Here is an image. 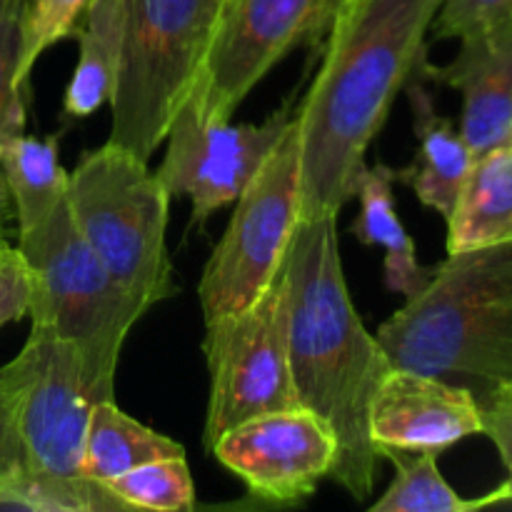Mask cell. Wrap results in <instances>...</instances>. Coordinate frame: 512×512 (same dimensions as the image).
Instances as JSON below:
<instances>
[{
	"mask_svg": "<svg viewBox=\"0 0 512 512\" xmlns=\"http://www.w3.org/2000/svg\"><path fill=\"white\" fill-rule=\"evenodd\" d=\"M443 0H350L325 35L323 63L295 105L300 220L340 215L355 198L365 153L395 98L428 65Z\"/></svg>",
	"mask_w": 512,
	"mask_h": 512,
	"instance_id": "6da1fadb",
	"label": "cell"
},
{
	"mask_svg": "<svg viewBox=\"0 0 512 512\" xmlns=\"http://www.w3.org/2000/svg\"><path fill=\"white\" fill-rule=\"evenodd\" d=\"M288 358L300 408L338 440L330 478L358 503L375 490L383 455L370 438V408L393 363L360 320L340 260L338 215L300 220L283 260Z\"/></svg>",
	"mask_w": 512,
	"mask_h": 512,
	"instance_id": "7a4b0ae2",
	"label": "cell"
},
{
	"mask_svg": "<svg viewBox=\"0 0 512 512\" xmlns=\"http://www.w3.org/2000/svg\"><path fill=\"white\" fill-rule=\"evenodd\" d=\"M375 338L395 368L465 385H512V240L448 253Z\"/></svg>",
	"mask_w": 512,
	"mask_h": 512,
	"instance_id": "3957f363",
	"label": "cell"
},
{
	"mask_svg": "<svg viewBox=\"0 0 512 512\" xmlns=\"http://www.w3.org/2000/svg\"><path fill=\"white\" fill-rule=\"evenodd\" d=\"M18 250L30 268L33 328L75 345L95 385L115 398L120 350L150 308L85 243L68 200L38 228L20 233Z\"/></svg>",
	"mask_w": 512,
	"mask_h": 512,
	"instance_id": "277c9868",
	"label": "cell"
},
{
	"mask_svg": "<svg viewBox=\"0 0 512 512\" xmlns=\"http://www.w3.org/2000/svg\"><path fill=\"white\" fill-rule=\"evenodd\" d=\"M220 15V0H125L110 143L143 160L165 143L170 120L198 83Z\"/></svg>",
	"mask_w": 512,
	"mask_h": 512,
	"instance_id": "5b68a950",
	"label": "cell"
},
{
	"mask_svg": "<svg viewBox=\"0 0 512 512\" xmlns=\"http://www.w3.org/2000/svg\"><path fill=\"white\" fill-rule=\"evenodd\" d=\"M170 195L148 160L105 143L70 170L68 203L85 243L148 308L178 295L168 243Z\"/></svg>",
	"mask_w": 512,
	"mask_h": 512,
	"instance_id": "8992f818",
	"label": "cell"
},
{
	"mask_svg": "<svg viewBox=\"0 0 512 512\" xmlns=\"http://www.w3.org/2000/svg\"><path fill=\"white\" fill-rule=\"evenodd\" d=\"M298 223L300 143L293 118L248 188L233 203L228 228L205 263L198 285L205 323L248 308L268 290L283 268Z\"/></svg>",
	"mask_w": 512,
	"mask_h": 512,
	"instance_id": "52a82bcc",
	"label": "cell"
},
{
	"mask_svg": "<svg viewBox=\"0 0 512 512\" xmlns=\"http://www.w3.org/2000/svg\"><path fill=\"white\" fill-rule=\"evenodd\" d=\"M210 398L205 450L235 425L275 410L300 408L288 358V288L278 270L258 300L205 323Z\"/></svg>",
	"mask_w": 512,
	"mask_h": 512,
	"instance_id": "ba28073f",
	"label": "cell"
},
{
	"mask_svg": "<svg viewBox=\"0 0 512 512\" xmlns=\"http://www.w3.org/2000/svg\"><path fill=\"white\" fill-rule=\"evenodd\" d=\"M350 0H230L190 90L203 115L233 118L250 90L298 45L323 43Z\"/></svg>",
	"mask_w": 512,
	"mask_h": 512,
	"instance_id": "9c48e42d",
	"label": "cell"
},
{
	"mask_svg": "<svg viewBox=\"0 0 512 512\" xmlns=\"http://www.w3.org/2000/svg\"><path fill=\"white\" fill-rule=\"evenodd\" d=\"M15 418L25 468L45 475H83L85 435L100 400H113L95 385L75 345L30 328L13 360Z\"/></svg>",
	"mask_w": 512,
	"mask_h": 512,
	"instance_id": "30bf717a",
	"label": "cell"
},
{
	"mask_svg": "<svg viewBox=\"0 0 512 512\" xmlns=\"http://www.w3.org/2000/svg\"><path fill=\"white\" fill-rule=\"evenodd\" d=\"M293 118V100H288L260 125L233 123L203 115L188 93L170 120L168 150L155 175L170 198L190 200V225L200 230L218 210L240 198Z\"/></svg>",
	"mask_w": 512,
	"mask_h": 512,
	"instance_id": "8fae6325",
	"label": "cell"
},
{
	"mask_svg": "<svg viewBox=\"0 0 512 512\" xmlns=\"http://www.w3.org/2000/svg\"><path fill=\"white\" fill-rule=\"evenodd\" d=\"M208 453L260 503L298 505L333 475L338 440L323 418L290 408L225 430Z\"/></svg>",
	"mask_w": 512,
	"mask_h": 512,
	"instance_id": "7c38bea8",
	"label": "cell"
},
{
	"mask_svg": "<svg viewBox=\"0 0 512 512\" xmlns=\"http://www.w3.org/2000/svg\"><path fill=\"white\" fill-rule=\"evenodd\" d=\"M483 435V415L465 385L408 368H390L370 408V438L380 450H433Z\"/></svg>",
	"mask_w": 512,
	"mask_h": 512,
	"instance_id": "4fadbf2b",
	"label": "cell"
},
{
	"mask_svg": "<svg viewBox=\"0 0 512 512\" xmlns=\"http://www.w3.org/2000/svg\"><path fill=\"white\" fill-rule=\"evenodd\" d=\"M448 65L428 60L425 78L463 95L460 133L475 155L512 140V18L458 38Z\"/></svg>",
	"mask_w": 512,
	"mask_h": 512,
	"instance_id": "5bb4252c",
	"label": "cell"
},
{
	"mask_svg": "<svg viewBox=\"0 0 512 512\" xmlns=\"http://www.w3.org/2000/svg\"><path fill=\"white\" fill-rule=\"evenodd\" d=\"M425 80H428L425 75H418L403 88L413 113L418 155L408 168H393V178L395 183L408 185L420 203L448 220L475 153L458 125L438 113L433 93L425 88Z\"/></svg>",
	"mask_w": 512,
	"mask_h": 512,
	"instance_id": "9a60e30c",
	"label": "cell"
},
{
	"mask_svg": "<svg viewBox=\"0 0 512 512\" xmlns=\"http://www.w3.org/2000/svg\"><path fill=\"white\" fill-rule=\"evenodd\" d=\"M448 223V253L512 240V140L475 155Z\"/></svg>",
	"mask_w": 512,
	"mask_h": 512,
	"instance_id": "2e32d148",
	"label": "cell"
},
{
	"mask_svg": "<svg viewBox=\"0 0 512 512\" xmlns=\"http://www.w3.org/2000/svg\"><path fill=\"white\" fill-rule=\"evenodd\" d=\"M58 135L35 138L25 128L0 135V168L18 235L38 228L68 200L70 170L60 165Z\"/></svg>",
	"mask_w": 512,
	"mask_h": 512,
	"instance_id": "e0dca14e",
	"label": "cell"
},
{
	"mask_svg": "<svg viewBox=\"0 0 512 512\" xmlns=\"http://www.w3.org/2000/svg\"><path fill=\"white\" fill-rule=\"evenodd\" d=\"M393 168L385 163L368 165L360 175L355 198L360 215L353 223V235L363 245H380L385 250L383 275L390 293L413 298L428 285L433 268L423 265L415 253V243L395 213Z\"/></svg>",
	"mask_w": 512,
	"mask_h": 512,
	"instance_id": "ac0fdd59",
	"label": "cell"
},
{
	"mask_svg": "<svg viewBox=\"0 0 512 512\" xmlns=\"http://www.w3.org/2000/svg\"><path fill=\"white\" fill-rule=\"evenodd\" d=\"M125 0H93L85 10L78 38L80 55L63 95V118L68 123L90 118L110 103L118 78L123 43Z\"/></svg>",
	"mask_w": 512,
	"mask_h": 512,
	"instance_id": "d6986e66",
	"label": "cell"
},
{
	"mask_svg": "<svg viewBox=\"0 0 512 512\" xmlns=\"http://www.w3.org/2000/svg\"><path fill=\"white\" fill-rule=\"evenodd\" d=\"M173 455H185L183 445L130 418L115 398L95 403L85 435L83 475L108 483L138 465Z\"/></svg>",
	"mask_w": 512,
	"mask_h": 512,
	"instance_id": "ffe728a7",
	"label": "cell"
},
{
	"mask_svg": "<svg viewBox=\"0 0 512 512\" xmlns=\"http://www.w3.org/2000/svg\"><path fill=\"white\" fill-rule=\"evenodd\" d=\"M395 468V480L383 498L370 505L373 512H470L488 508V500H465L445 483L433 450H380Z\"/></svg>",
	"mask_w": 512,
	"mask_h": 512,
	"instance_id": "44dd1931",
	"label": "cell"
},
{
	"mask_svg": "<svg viewBox=\"0 0 512 512\" xmlns=\"http://www.w3.org/2000/svg\"><path fill=\"white\" fill-rule=\"evenodd\" d=\"M0 508L30 512H130L110 488L88 475H45L18 470L0 480Z\"/></svg>",
	"mask_w": 512,
	"mask_h": 512,
	"instance_id": "7402d4cb",
	"label": "cell"
},
{
	"mask_svg": "<svg viewBox=\"0 0 512 512\" xmlns=\"http://www.w3.org/2000/svg\"><path fill=\"white\" fill-rule=\"evenodd\" d=\"M105 485L130 510L190 512L195 508V485L185 455L150 460Z\"/></svg>",
	"mask_w": 512,
	"mask_h": 512,
	"instance_id": "603a6c76",
	"label": "cell"
},
{
	"mask_svg": "<svg viewBox=\"0 0 512 512\" xmlns=\"http://www.w3.org/2000/svg\"><path fill=\"white\" fill-rule=\"evenodd\" d=\"M90 3L93 0H25L20 15L18 70H15V83L20 88H28L30 73L45 50L75 38Z\"/></svg>",
	"mask_w": 512,
	"mask_h": 512,
	"instance_id": "cb8c5ba5",
	"label": "cell"
},
{
	"mask_svg": "<svg viewBox=\"0 0 512 512\" xmlns=\"http://www.w3.org/2000/svg\"><path fill=\"white\" fill-rule=\"evenodd\" d=\"M478 403L480 415H483V435L493 440L500 460L508 470V480L493 493L485 495V500L488 505L512 503V385H500V388L478 395Z\"/></svg>",
	"mask_w": 512,
	"mask_h": 512,
	"instance_id": "d4e9b609",
	"label": "cell"
},
{
	"mask_svg": "<svg viewBox=\"0 0 512 512\" xmlns=\"http://www.w3.org/2000/svg\"><path fill=\"white\" fill-rule=\"evenodd\" d=\"M505 18H512V0H443L430 33L435 40H458Z\"/></svg>",
	"mask_w": 512,
	"mask_h": 512,
	"instance_id": "484cf974",
	"label": "cell"
},
{
	"mask_svg": "<svg viewBox=\"0 0 512 512\" xmlns=\"http://www.w3.org/2000/svg\"><path fill=\"white\" fill-rule=\"evenodd\" d=\"M30 268L18 245L0 243V328L30 313Z\"/></svg>",
	"mask_w": 512,
	"mask_h": 512,
	"instance_id": "4316f807",
	"label": "cell"
},
{
	"mask_svg": "<svg viewBox=\"0 0 512 512\" xmlns=\"http://www.w3.org/2000/svg\"><path fill=\"white\" fill-rule=\"evenodd\" d=\"M18 470H25V455L15 418V368L5 363L0 368V480Z\"/></svg>",
	"mask_w": 512,
	"mask_h": 512,
	"instance_id": "83f0119b",
	"label": "cell"
},
{
	"mask_svg": "<svg viewBox=\"0 0 512 512\" xmlns=\"http://www.w3.org/2000/svg\"><path fill=\"white\" fill-rule=\"evenodd\" d=\"M23 5L25 0H0V98L15 90H28L15 83Z\"/></svg>",
	"mask_w": 512,
	"mask_h": 512,
	"instance_id": "f1b7e54d",
	"label": "cell"
},
{
	"mask_svg": "<svg viewBox=\"0 0 512 512\" xmlns=\"http://www.w3.org/2000/svg\"><path fill=\"white\" fill-rule=\"evenodd\" d=\"M25 100H28V90H15V93L0 98V135L8 133V130L25 128V118H28V113H25L28 110L25 108ZM10 218H13V205H10L3 168H0V233H3Z\"/></svg>",
	"mask_w": 512,
	"mask_h": 512,
	"instance_id": "f546056e",
	"label": "cell"
},
{
	"mask_svg": "<svg viewBox=\"0 0 512 512\" xmlns=\"http://www.w3.org/2000/svg\"><path fill=\"white\" fill-rule=\"evenodd\" d=\"M220 3H223V10H225V8H228V3H230V0H220ZM220 18H223V15H220Z\"/></svg>",
	"mask_w": 512,
	"mask_h": 512,
	"instance_id": "4dcf8cb0",
	"label": "cell"
},
{
	"mask_svg": "<svg viewBox=\"0 0 512 512\" xmlns=\"http://www.w3.org/2000/svg\"><path fill=\"white\" fill-rule=\"evenodd\" d=\"M3 240H5V238H3V233H0V243H3Z\"/></svg>",
	"mask_w": 512,
	"mask_h": 512,
	"instance_id": "1f68e13d",
	"label": "cell"
}]
</instances>
